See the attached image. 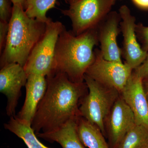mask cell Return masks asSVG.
I'll return each instance as SVG.
<instances>
[{
    "instance_id": "cell-1",
    "label": "cell",
    "mask_w": 148,
    "mask_h": 148,
    "mask_svg": "<svg viewBox=\"0 0 148 148\" xmlns=\"http://www.w3.org/2000/svg\"><path fill=\"white\" fill-rule=\"evenodd\" d=\"M46 77L47 90L32 124L36 135L55 130L80 117L79 103L88 88L85 82H73L62 73Z\"/></svg>"
},
{
    "instance_id": "cell-2",
    "label": "cell",
    "mask_w": 148,
    "mask_h": 148,
    "mask_svg": "<svg viewBox=\"0 0 148 148\" xmlns=\"http://www.w3.org/2000/svg\"><path fill=\"white\" fill-rule=\"evenodd\" d=\"M97 27L75 36L64 26L56 47L55 73L65 74L73 82L84 81L86 71L95 59L93 48L99 44Z\"/></svg>"
},
{
    "instance_id": "cell-3",
    "label": "cell",
    "mask_w": 148,
    "mask_h": 148,
    "mask_svg": "<svg viewBox=\"0 0 148 148\" xmlns=\"http://www.w3.org/2000/svg\"><path fill=\"white\" fill-rule=\"evenodd\" d=\"M46 27V23L27 16L23 6L13 5L5 46L1 54V68L10 63L24 67Z\"/></svg>"
},
{
    "instance_id": "cell-4",
    "label": "cell",
    "mask_w": 148,
    "mask_h": 148,
    "mask_svg": "<svg viewBox=\"0 0 148 148\" xmlns=\"http://www.w3.org/2000/svg\"><path fill=\"white\" fill-rule=\"evenodd\" d=\"M88 93L83 98L79 108L80 116L95 125L105 135V119L118 99L117 90L97 82L85 75Z\"/></svg>"
},
{
    "instance_id": "cell-5",
    "label": "cell",
    "mask_w": 148,
    "mask_h": 148,
    "mask_svg": "<svg viewBox=\"0 0 148 148\" xmlns=\"http://www.w3.org/2000/svg\"><path fill=\"white\" fill-rule=\"evenodd\" d=\"M68 9L61 13L72 22V33L78 36L98 27L111 12L116 0H65Z\"/></svg>"
},
{
    "instance_id": "cell-6",
    "label": "cell",
    "mask_w": 148,
    "mask_h": 148,
    "mask_svg": "<svg viewBox=\"0 0 148 148\" xmlns=\"http://www.w3.org/2000/svg\"><path fill=\"white\" fill-rule=\"evenodd\" d=\"M64 25L52 20L47 24L44 34L33 48L24 66L27 75L38 74L48 77L56 73L55 49Z\"/></svg>"
},
{
    "instance_id": "cell-7",
    "label": "cell",
    "mask_w": 148,
    "mask_h": 148,
    "mask_svg": "<svg viewBox=\"0 0 148 148\" xmlns=\"http://www.w3.org/2000/svg\"><path fill=\"white\" fill-rule=\"evenodd\" d=\"M94 52L95 59L85 75L101 84L121 92L133 70L125 63L106 60L99 49H95Z\"/></svg>"
},
{
    "instance_id": "cell-8",
    "label": "cell",
    "mask_w": 148,
    "mask_h": 148,
    "mask_svg": "<svg viewBox=\"0 0 148 148\" xmlns=\"http://www.w3.org/2000/svg\"><path fill=\"white\" fill-rule=\"evenodd\" d=\"M119 13L121 18L120 27L123 38L122 55L125 63L135 70L145 60L147 52L143 50L138 42L135 31L136 18L129 8L126 5L121 6Z\"/></svg>"
},
{
    "instance_id": "cell-9",
    "label": "cell",
    "mask_w": 148,
    "mask_h": 148,
    "mask_svg": "<svg viewBox=\"0 0 148 148\" xmlns=\"http://www.w3.org/2000/svg\"><path fill=\"white\" fill-rule=\"evenodd\" d=\"M28 75L24 67L16 63L6 64L0 71V91L7 98L6 111L8 116L15 115L21 89L25 86Z\"/></svg>"
},
{
    "instance_id": "cell-10",
    "label": "cell",
    "mask_w": 148,
    "mask_h": 148,
    "mask_svg": "<svg viewBox=\"0 0 148 148\" xmlns=\"http://www.w3.org/2000/svg\"><path fill=\"white\" fill-rule=\"evenodd\" d=\"M121 18L119 12L111 11L98 25V40L100 51L106 60L123 63L121 60L122 50L118 45L117 38L121 32Z\"/></svg>"
},
{
    "instance_id": "cell-11",
    "label": "cell",
    "mask_w": 148,
    "mask_h": 148,
    "mask_svg": "<svg viewBox=\"0 0 148 148\" xmlns=\"http://www.w3.org/2000/svg\"><path fill=\"white\" fill-rule=\"evenodd\" d=\"M143 81L132 72L121 92L122 98L134 114L136 124L143 125L148 130V101Z\"/></svg>"
},
{
    "instance_id": "cell-12",
    "label": "cell",
    "mask_w": 148,
    "mask_h": 148,
    "mask_svg": "<svg viewBox=\"0 0 148 148\" xmlns=\"http://www.w3.org/2000/svg\"><path fill=\"white\" fill-rule=\"evenodd\" d=\"M108 116L110 148H116L125 134L136 123L135 116L121 98L117 99Z\"/></svg>"
},
{
    "instance_id": "cell-13",
    "label": "cell",
    "mask_w": 148,
    "mask_h": 148,
    "mask_svg": "<svg viewBox=\"0 0 148 148\" xmlns=\"http://www.w3.org/2000/svg\"><path fill=\"white\" fill-rule=\"evenodd\" d=\"M46 77L38 74L28 75L25 85L26 98L21 110L16 115L21 120L32 124L39 104L47 88Z\"/></svg>"
},
{
    "instance_id": "cell-14",
    "label": "cell",
    "mask_w": 148,
    "mask_h": 148,
    "mask_svg": "<svg viewBox=\"0 0 148 148\" xmlns=\"http://www.w3.org/2000/svg\"><path fill=\"white\" fill-rule=\"evenodd\" d=\"M78 119L70 120L63 126L50 132H40L37 136L50 143L56 142L62 148H85L77 131Z\"/></svg>"
},
{
    "instance_id": "cell-15",
    "label": "cell",
    "mask_w": 148,
    "mask_h": 148,
    "mask_svg": "<svg viewBox=\"0 0 148 148\" xmlns=\"http://www.w3.org/2000/svg\"><path fill=\"white\" fill-rule=\"evenodd\" d=\"M77 131L82 143L88 148H110L97 126L80 116L77 120Z\"/></svg>"
},
{
    "instance_id": "cell-16",
    "label": "cell",
    "mask_w": 148,
    "mask_h": 148,
    "mask_svg": "<svg viewBox=\"0 0 148 148\" xmlns=\"http://www.w3.org/2000/svg\"><path fill=\"white\" fill-rule=\"evenodd\" d=\"M4 126L5 129L23 140L28 148H51L45 145L37 138L32 124L19 119L16 115L10 117Z\"/></svg>"
},
{
    "instance_id": "cell-17",
    "label": "cell",
    "mask_w": 148,
    "mask_h": 148,
    "mask_svg": "<svg viewBox=\"0 0 148 148\" xmlns=\"http://www.w3.org/2000/svg\"><path fill=\"white\" fill-rule=\"evenodd\" d=\"M57 0H24L23 8L27 16L47 24L52 20L47 16L48 11L55 8Z\"/></svg>"
},
{
    "instance_id": "cell-18",
    "label": "cell",
    "mask_w": 148,
    "mask_h": 148,
    "mask_svg": "<svg viewBox=\"0 0 148 148\" xmlns=\"http://www.w3.org/2000/svg\"><path fill=\"white\" fill-rule=\"evenodd\" d=\"M116 148H148V130L143 125L135 123Z\"/></svg>"
},
{
    "instance_id": "cell-19",
    "label": "cell",
    "mask_w": 148,
    "mask_h": 148,
    "mask_svg": "<svg viewBox=\"0 0 148 148\" xmlns=\"http://www.w3.org/2000/svg\"><path fill=\"white\" fill-rule=\"evenodd\" d=\"M12 3L11 0H0V21L9 23L13 11Z\"/></svg>"
},
{
    "instance_id": "cell-20",
    "label": "cell",
    "mask_w": 148,
    "mask_h": 148,
    "mask_svg": "<svg viewBox=\"0 0 148 148\" xmlns=\"http://www.w3.org/2000/svg\"><path fill=\"white\" fill-rule=\"evenodd\" d=\"M136 35L143 44L142 49L148 52V27H145L143 24H139L136 25Z\"/></svg>"
},
{
    "instance_id": "cell-21",
    "label": "cell",
    "mask_w": 148,
    "mask_h": 148,
    "mask_svg": "<svg viewBox=\"0 0 148 148\" xmlns=\"http://www.w3.org/2000/svg\"><path fill=\"white\" fill-rule=\"evenodd\" d=\"M9 28V23L0 21V53H2L5 46Z\"/></svg>"
},
{
    "instance_id": "cell-22",
    "label": "cell",
    "mask_w": 148,
    "mask_h": 148,
    "mask_svg": "<svg viewBox=\"0 0 148 148\" xmlns=\"http://www.w3.org/2000/svg\"><path fill=\"white\" fill-rule=\"evenodd\" d=\"M135 74L143 80L148 77V52L145 60L139 67L135 69L134 72Z\"/></svg>"
},
{
    "instance_id": "cell-23",
    "label": "cell",
    "mask_w": 148,
    "mask_h": 148,
    "mask_svg": "<svg viewBox=\"0 0 148 148\" xmlns=\"http://www.w3.org/2000/svg\"><path fill=\"white\" fill-rule=\"evenodd\" d=\"M133 3L140 8L148 9V0H132Z\"/></svg>"
},
{
    "instance_id": "cell-24",
    "label": "cell",
    "mask_w": 148,
    "mask_h": 148,
    "mask_svg": "<svg viewBox=\"0 0 148 148\" xmlns=\"http://www.w3.org/2000/svg\"><path fill=\"white\" fill-rule=\"evenodd\" d=\"M143 86L148 101V77L143 80Z\"/></svg>"
},
{
    "instance_id": "cell-25",
    "label": "cell",
    "mask_w": 148,
    "mask_h": 148,
    "mask_svg": "<svg viewBox=\"0 0 148 148\" xmlns=\"http://www.w3.org/2000/svg\"><path fill=\"white\" fill-rule=\"evenodd\" d=\"M11 1H12L13 5H21L23 7L24 0H11Z\"/></svg>"
},
{
    "instance_id": "cell-26",
    "label": "cell",
    "mask_w": 148,
    "mask_h": 148,
    "mask_svg": "<svg viewBox=\"0 0 148 148\" xmlns=\"http://www.w3.org/2000/svg\"><path fill=\"white\" fill-rule=\"evenodd\" d=\"M148 77H147V78H148Z\"/></svg>"
}]
</instances>
